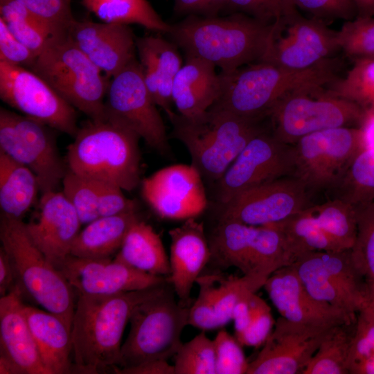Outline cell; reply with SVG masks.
I'll return each instance as SVG.
<instances>
[{"label": "cell", "instance_id": "6da1fadb", "mask_svg": "<svg viewBox=\"0 0 374 374\" xmlns=\"http://www.w3.org/2000/svg\"><path fill=\"white\" fill-rule=\"evenodd\" d=\"M168 282L112 295H78L71 326L73 373L99 374L121 363V339L131 315Z\"/></svg>", "mask_w": 374, "mask_h": 374}, {"label": "cell", "instance_id": "7a4b0ae2", "mask_svg": "<svg viewBox=\"0 0 374 374\" xmlns=\"http://www.w3.org/2000/svg\"><path fill=\"white\" fill-rule=\"evenodd\" d=\"M240 12L226 17L188 15L169 34L186 53L229 73L264 62L276 26Z\"/></svg>", "mask_w": 374, "mask_h": 374}, {"label": "cell", "instance_id": "3957f363", "mask_svg": "<svg viewBox=\"0 0 374 374\" xmlns=\"http://www.w3.org/2000/svg\"><path fill=\"white\" fill-rule=\"evenodd\" d=\"M220 75L221 93L211 108L250 118H264L285 96L320 89L335 80L328 60L304 70L260 62Z\"/></svg>", "mask_w": 374, "mask_h": 374}, {"label": "cell", "instance_id": "277c9868", "mask_svg": "<svg viewBox=\"0 0 374 374\" xmlns=\"http://www.w3.org/2000/svg\"><path fill=\"white\" fill-rule=\"evenodd\" d=\"M140 137L107 118L89 120L69 145L68 170L132 191L140 184Z\"/></svg>", "mask_w": 374, "mask_h": 374}, {"label": "cell", "instance_id": "5b68a950", "mask_svg": "<svg viewBox=\"0 0 374 374\" xmlns=\"http://www.w3.org/2000/svg\"><path fill=\"white\" fill-rule=\"evenodd\" d=\"M174 136L186 148L202 177L217 181L245 145L265 130L261 121L210 108L191 117H170Z\"/></svg>", "mask_w": 374, "mask_h": 374}, {"label": "cell", "instance_id": "8992f818", "mask_svg": "<svg viewBox=\"0 0 374 374\" xmlns=\"http://www.w3.org/2000/svg\"><path fill=\"white\" fill-rule=\"evenodd\" d=\"M0 240L14 266L23 295L59 317L71 330L76 295L33 242L21 219L1 213Z\"/></svg>", "mask_w": 374, "mask_h": 374}, {"label": "cell", "instance_id": "52a82bcc", "mask_svg": "<svg viewBox=\"0 0 374 374\" xmlns=\"http://www.w3.org/2000/svg\"><path fill=\"white\" fill-rule=\"evenodd\" d=\"M31 71L90 120L105 119L107 76L69 35L53 37L37 56Z\"/></svg>", "mask_w": 374, "mask_h": 374}, {"label": "cell", "instance_id": "ba28073f", "mask_svg": "<svg viewBox=\"0 0 374 374\" xmlns=\"http://www.w3.org/2000/svg\"><path fill=\"white\" fill-rule=\"evenodd\" d=\"M208 243L210 261L215 266L235 267L243 275L265 280L276 270L296 261L283 233L274 226H254L220 220Z\"/></svg>", "mask_w": 374, "mask_h": 374}, {"label": "cell", "instance_id": "9c48e42d", "mask_svg": "<svg viewBox=\"0 0 374 374\" xmlns=\"http://www.w3.org/2000/svg\"><path fill=\"white\" fill-rule=\"evenodd\" d=\"M190 307L175 299L168 286L137 305L130 319V330L121 348L120 368L173 357L188 325Z\"/></svg>", "mask_w": 374, "mask_h": 374}, {"label": "cell", "instance_id": "30bf717a", "mask_svg": "<svg viewBox=\"0 0 374 374\" xmlns=\"http://www.w3.org/2000/svg\"><path fill=\"white\" fill-rule=\"evenodd\" d=\"M293 265L312 296L354 321L371 301L370 284L355 266L350 249L306 253Z\"/></svg>", "mask_w": 374, "mask_h": 374}, {"label": "cell", "instance_id": "8fae6325", "mask_svg": "<svg viewBox=\"0 0 374 374\" xmlns=\"http://www.w3.org/2000/svg\"><path fill=\"white\" fill-rule=\"evenodd\" d=\"M364 148L359 127H339L306 135L292 145L294 175L310 192L330 193Z\"/></svg>", "mask_w": 374, "mask_h": 374}, {"label": "cell", "instance_id": "7c38bea8", "mask_svg": "<svg viewBox=\"0 0 374 374\" xmlns=\"http://www.w3.org/2000/svg\"><path fill=\"white\" fill-rule=\"evenodd\" d=\"M317 90L292 93L270 110L271 132L293 145L302 137L326 129L359 126L365 110L357 104Z\"/></svg>", "mask_w": 374, "mask_h": 374}, {"label": "cell", "instance_id": "4fadbf2b", "mask_svg": "<svg viewBox=\"0 0 374 374\" xmlns=\"http://www.w3.org/2000/svg\"><path fill=\"white\" fill-rule=\"evenodd\" d=\"M105 110V118L132 130L160 154L170 153L164 123L136 57L109 81Z\"/></svg>", "mask_w": 374, "mask_h": 374}, {"label": "cell", "instance_id": "5bb4252c", "mask_svg": "<svg viewBox=\"0 0 374 374\" xmlns=\"http://www.w3.org/2000/svg\"><path fill=\"white\" fill-rule=\"evenodd\" d=\"M50 126L7 109H0V151L28 166L42 193L55 191L68 170Z\"/></svg>", "mask_w": 374, "mask_h": 374}, {"label": "cell", "instance_id": "9a60e30c", "mask_svg": "<svg viewBox=\"0 0 374 374\" xmlns=\"http://www.w3.org/2000/svg\"><path fill=\"white\" fill-rule=\"evenodd\" d=\"M0 98L53 129L73 137L78 132L75 109L31 70L0 60Z\"/></svg>", "mask_w": 374, "mask_h": 374}, {"label": "cell", "instance_id": "2e32d148", "mask_svg": "<svg viewBox=\"0 0 374 374\" xmlns=\"http://www.w3.org/2000/svg\"><path fill=\"white\" fill-rule=\"evenodd\" d=\"M312 193L295 176H286L247 189L223 204L220 220L254 226L280 224L312 205Z\"/></svg>", "mask_w": 374, "mask_h": 374}, {"label": "cell", "instance_id": "e0dca14e", "mask_svg": "<svg viewBox=\"0 0 374 374\" xmlns=\"http://www.w3.org/2000/svg\"><path fill=\"white\" fill-rule=\"evenodd\" d=\"M294 168L292 145L265 130L249 141L217 181V198L224 204L247 189L293 176Z\"/></svg>", "mask_w": 374, "mask_h": 374}, {"label": "cell", "instance_id": "ac0fdd59", "mask_svg": "<svg viewBox=\"0 0 374 374\" xmlns=\"http://www.w3.org/2000/svg\"><path fill=\"white\" fill-rule=\"evenodd\" d=\"M339 48L337 31L322 20L299 14L276 25L264 62L304 70L327 61Z\"/></svg>", "mask_w": 374, "mask_h": 374}, {"label": "cell", "instance_id": "d6986e66", "mask_svg": "<svg viewBox=\"0 0 374 374\" xmlns=\"http://www.w3.org/2000/svg\"><path fill=\"white\" fill-rule=\"evenodd\" d=\"M330 328L279 317L247 374H303Z\"/></svg>", "mask_w": 374, "mask_h": 374}, {"label": "cell", "instance_id": "ffe728a7", "mask_svg": "<svg viewBox=\"0 0 374 374\" xmlns=\"http://www.w3.org/2000/svg\"><path fill=\"white\" fill-rule=\"evenodd\" d=\"M145 201L163 219L196 218L207 205L202 176L191 164L161 168L141 181Z\"/></svg>", "mask_w": 374, "mask_h": 374}, {"label": "cell", "instance_id": "44dd1931", "mask_svg": "<svg viewBox=\"0 0 374 374\" xmlns=\"http://www.w3.org/2000/svg\"><path fill=\"white\" fill-rule=\"evenodd\" d=\"M78 295H112L162 285L166 278L143 272L116 259L69 255L57 267Z\"/></svg>", "mask_w": 374, "mask_h": 374}, {"label": "cell", "instance_id": "7402d4cb", "mask_svg": "<svg viewBox=\"0 0 374 374\" xmlns=\"http://www.w3.org/2000/svg\"><path fill=\"white\" fill-rule=\"evenodd\" d=\"M263 287L280 316L289 321L321 327L356 321L339 309L312 296L293 265L274 271Z\"/></svg>", "mask_w": 374, "mask_h": 374}, {"label": "cell", "instance_id": "603a6c76", "mask_svg": "<svg viewBox=\"0 0 374 374\" xmlns=\"http://www.w3.org/2000/svg\"><path fill=\"white\" fill-rule=\"evenodd\" d=\"M39 212L25 227L35 244L55 267L69 255L82 224L79 216L62 192L42 194Z\"/></svg>", "mask_w": 374, "mask_h": 374}, {"label": "cell", "instance_id": "cb8c5ba5", "mask_svg": "<svg viewBox=\"0 0 374 374\" xmlns=\"http://www.w3.org/2000/svg\"><path fill=\"white\" fill-rule=\"evenodd\" d=\"M68 35L108 78L114 76L135 58L136 42L128 24L75 19Z\"/></svg>", "mask_w": 374, "mask_h": 374}, {"label": "cell", "instance_id": "d4e9b609", "mask_svg": "<svg viewBox=\"0 0 374 374\" xmlns=\"http://www.w3.org/2000/svg\"><path fill=\"white\" fill-rule=\"evenodd\" d=\"M171 240L170 272L166 278L179 298V303L190 307L193 284L211 260V249L203 222L195 218L185 220L169 231Z\"/></svg>", "mask_w": 374, "mask_h": 374}, {"label": "cell", "instance_id": "484cf974", "mask_svg": "<svg viewBox=\"0 0 374 374\" xmlns=\"http://www.w3.org/2000/svg\"><path fill=\"white\" fill-rule=\"evenodd\" d=\"M23 296L17 286L0 297V353L15 362L24 374H51L41 359L30 331Z\"/></svg>", "mask_w": 374, "mask_h": 374}, {"label": "cell", "instance_id": "4316f807", "mask_svg": "<svg viewBox=\"0 0 374 374\" xmlns=\"http://www.w3.org/2000/svg\"><path fill=\"white\" fill-rule=\"evenodd\" d=\"M222 77L215 66L197 57H186L172 84V100L179 114L191 117L208 110L217 100Z\"/></svg>", "mask_w": 374, "mask_h": 374}, {"label": "cell", "instance_id": "83f0119b", "mask_svg": "<svg viewBox=\"0 0 374 374\" xmlns=\"http://www.w3.org/2000/svg\"><path fill=\"white\" fill-rule=\"evenodd\" d=\"M24 310L41 359L50 373H73L71 330L47 310L26 304Z\"/></svg>", "mask_w": 374, "mask_h": 374}, {"label": "cell", "instance_id": "f1b7e54d", "mask_svg": "<svg viewBox=\"0 0 374 374\" xmlns=\"http://www.w3.org/2000/svg\"><path fill=\"white\" fill-rule=\"evenodd\" d=\"M139 219L136 211H134L94 220L80 231L71 255L86 259H112L119 251L131 226Z\"/></svg>", "mask_w": 374, "mask_h": 374}, {"label": "cell", "instance_id": "f546056e", "mask_svg": "<svg viewBox=\"0 0 374 374\" xmlns=\"http://www.w3.org/2000/svg\"><path fill=\"white\" fill-rule=\"evenodd\" d=\"M114 259L153 275L168 276L170 272L160 235L140 219L130 228Z\"/></svg>", "mask_w": 374, "mask_h": 374}, {"label": "cell", "instance_id": "4dcf8cb0", "mask_svg": "<svg viewBox=\"0 0 374 374\" xmlns=\"http://www.w3.org/2000/svg\"><path fill=\"white\" fill-rule=\"evenodd\" d=\"M39 189L35 174L26 166L0 151L1 213L21 219L34 204Z\"/></svg>", "mask_w": 374, "mask_h": 374}, {"label": "cell", "instance_id": "1f68e13d", "mask_svg": "<svg viewBox=\"0 0 374 374\" xmlns=\"http://www.w3.org/2000/svg\"><path fill=\"white\" fill-rule=\"evenodd\" d=\"M82 4L104 22L138 24L152 30L168 33L171 28L147 0H97Z\"/></svg>", "mask_w": 374, "mask_h": 374}, {"label": "cell", "instance_id": "d6a6232c", "mask_svg": "<svg viewBox=\"0 0 374 374\" xmlns=\"http://www.w3.org/2000/svg\"><path fill=\"white\" fill-rule=\"evenodd\" d=\"M355 323L331 327L303 374H349L348 362Z\"/></svg>", "mask_w": 374, "mask_h": 374}, {"label": "cell", "instance_id": "836d02e7", "mask_svg": "<svg viewBox=\"0 0 374 374\" xmlns=\"http://www.w3.org/2000/svg\"><path fill=\"white\" fill-rule=\"evenodd\" d=\"M304 211L341 249H352L357 235L354 206L332 198L323 204H312Z\"/></svg>", "mask_w": 374, "mask_h": 374}, {"label": "cell", "instance_id": "e575fe53", "mask_svg": "<svg viewBox=\"0 0 374 374\" xmlns=\"http://www.w3.org/2000/svg\"><path fill=\"white\" fill-rule=\"evenodd\" d=\"M330 193L353 206L374 200V148H363L357 154Z\"/></svg>", "mask_w": 374, "mask_h": 374}, {"label": "cell", "instance_id": "d590c367", "mask_svg": "<svg viewBox=\"0 0 374 374\" xmlns=\"http://www.w3.org/2000/svg\"><path fill=\"white\" fill-rule=\"evenodd\" d=\"M0 17L11 33L36 56L55 37L46 24L15 0H0Z\"/></svg>", "mask_w": 374, "mask_h": 374}, {"label": "cell", "instance_id": "8d00e7d4", "mask_svg": "<svg viewBox=\"0 0 374 374\" xmlns=\"http://www.w3.org/2000/svg\"><path fill=\"white\" fill-rule=\"evenodd\" d=\"M274 226L282 231L296 259L312 251L344 250L317 225L304 209Z\"/></svg>", "mask_w": 374, "mask_h": 374}, {"label": "cell", "instance_id": "74e56055", "mask_svg": "<svg viewBox=\"0 0 374 374\" xmlns=\"http://www.w3.org/2000/svg\"><path fill=\"white\" fill-rule=\"evenodd\" d=\"M136 44L146 49L154 62L159 82L156 103L169 117L175 113L171 107L172 89L174 79L183 65L180 55L173 44L160 37L139 38Z\"/></svg>", "mask_w": 374, "mask_h": 374}, {"label": "cell", "instance_id": "f35d334b", "mask_svg": "<svg viewBox=\"0 0 374 374\" xmlns=\"http://www.w3.org/2000/svg\"><path fill=\"white\" fill-rule=\"evenodd\" d=\"M327 93L353 102L364 110H374V57L355 60L346 75L335 80Z\"/></svg>", "mask_w": 374, "mask_h": 374}, {"label": "cell", "instance_id": "ab89813d", "mask_svg": "<svg viewBox=\"0 0 374 374\" xmlns=\"http://www.w3.org/2000/svg\"><path fill=\"white\" fill-rule=\"evenodd\" d=\"M349 374H374V303L357 314L348 362Z\"/></svg>", "mask_w": 374, "mask_h": 374}, {"label": "cell", "instance_id": "60d3db41", "mask_svg": "<svg viewBox=\"0 0 374 374\" xmlns=\"http://www.w3.org/2000/svg\"><path fill=\"white\" fill-rule=\"evenodd\" d=\"M213 299L221 327L232 320L233 310L238 301L249 293L263 287L266 280L249 276L241 277L213 274Z\"/></svg>", "mask_w": 374, "mask_h": 374}, {"label": "cell", "instance_id": "b9f144b4", "mask_svg": "<svg viewBox=\"0 0 374 374\" xmlns=\"http://www.w3.org/2000/svg\"><path fill=\"white\" fill-rule=\"evenodd\" d=\"M354 207L357 235L352 260L368 283L374 284V200Z\"/></svg>", "mask_w": 374, "mask_h": 374}, {"label": "cell", "instance_id": "7bdbcfd3", "mask_svg": "<svg viewBox=\"0 0 374 374\" xmlns=\"http://www.w3.org/2000/svg\"><path fill=\"white\" fill-rule=\"evenodd\" d=\"M173 357L175 374H215L214 341L204 330L182 344Z\"/></svg>", "mask_w": 374, "mask_h": 374}, {"label": "cell", "instance_id": "ee69618b", "mask_svg": "<svg viewBox=\"0 0 374 374\" xmlns=\"http://www.w3.org/2000/svg\"><path fill=\"white\" fill-rule=\"evenodd\" d=\"M62 193L76 211L82 224L100 217L98 181L67 170Z\"/></svg>", "mask_w": 374, "mask_h": 374}, {"label": "cell", "instance_id": "f6af8a7d", "mask_svg": "<svg viewBox=\"0 0 374 374\" xmlns=\"http://www.w3.org/2000/svg\"><path fill=\"white\" fill-rule=\"evenodd\" d=\"M339 48L348 56L374 57V17L346 21L337 31Z\"/></svg>", "mask_w": 374, "mask_h": 374}, {"label": "cell", "instance_id": "bcb514c9", "mask_svg": "<svg viewBox=\"0 0 374 374\" xmlns=\"http://www.w3.org/2000/svg\"><path fill=\"white\" fill-rule=\"evenodd\" d=\"M229 8L270 24L283 23L299 14L291 0H229Z\"/></svg>", "mask_w": 374, "mask_h": 374}, {"label": "cell", "instance_id": "7dc6e473", "mask_svg": "<svg viewBox=\"0 0 374 374\" xmlns=\"http://www.w3.org/2000/svg\"><path fill=\"white\" fill-rule=\"evenodd\" d=\"M46 24L55 37L68 34L75 20L71 0H15Z\"/></svg>", "mask_w": 374, "mask_h": 374}, {"label": "cell", "instance_id": "c3c4849f", "mask_svg": "<svg viewBox=\"0 0 374 374\" xmlns=\"http://www.w3.org/2000/svg\"><path fill=\"white\" fill-rule=\"evenodd\" d=\"M215 374H247L249 362L235 337L221 330L213 339Z\"/></svg>", "mask_w": 374, "mask_h": 374}, {"label": "cell", "instance_id": "681fc988", "mask_svg": "<svg viewBox=\"0 0 374 374\" xmlns=\"http://www.w3.org/2000/svg\"><path fill=\"white\" fill-rule=\"evenodd\" d=\"M196 283L199 292L190 306L188 325L204 331L221 328L214 303L211 275H200Z\"/></svg>", "mask_w": 374, "mask_h": 374}, {"label": "cell", "instance_id": "f907efd6", "mask_svg": "<svg viewBox=\"0 0 374 374\" xmlns=\"http://www.w3.org/2000/svg\"><path fill=\"white\" fill-rule=\"evenodd\" d=\"M252 317L246 330L237 339L242 346L259 347L271 334L275 321L268 304L256 293L251 296Z\"/></svg>", "mask_w": 374, "mask_h": 374}, {"label": "cell", "instance_id": "816d5d0a", "mask_svg": "<svg viewBox=\"0 0 374 374\" xmlns=\"http://www.w3.org/2000/svg\"><path fill=\"white\" fill-rule=\"evenodd\" d=\"M297 9L325 22L333 19L351 20L357 17L354 0H291Z\"/></svg>", "mask_w": 374, "mask_h": 374}, {"label": "cell", "instance_id": "f5cc1de1", "mask_svg": "<svg viewBox=\"0 0 374 374\" xmlns=\"http://www.w3.org/2000/svg\"><path fill=\"white\" fill-rule=\"evenodd\" d=\"M98 184L100 217L137 211L136 203L134 200L127 198L120 187L100 181H98Z\"/></svg>", "mask_w": 374, "mask_h": 374}, {"label": "cell", "instance_id": "db71d44e", "mask_svg": "<svg viewBox=\"0 0 374 374\" xmlns=\"http://www.w3.org/2000/svg\"><path fill=\"white\" fill-rule=\"evenodd\" d=\"M36 57L28 48L11 33L0 17V60L30 68Z\"/></svg>", "mask_w": 374, "mask_h": 374}, {"label": "cell", "instance_id": "11a10c76", "mask_svg": "<svg viewBox=\"0 0 374 374\" xmlns=\"http://www.w3.org/2000/svg\"><path fill=\"white\" fill-rule=\"evenodd\" d=\"M229 8V0H175L174 9L180 15L215 17Z\"/></svg>", "mask_w": 374, "mask_h": 374}, {"label": "cell", "instance_id": "9f6ffc18", "mask_svg": "<svg viewBox=\"0 0 374 374\" xmlns=\"http://www.w3.org/2000/svg\"><path fill=\"white\" fill-rule=\"evenodd\" d=\"M253 293L255 292L243 296L233 308L232 320L235 338L240 336L249 325L252 317L251 296Z\"/></svg>", "mask_w": 374, "mask_h": 374}, {"label": "cell", "instance_id": "6f0895ef", "mask_svg": "<svg viewBox=\"0 0 374 374\" xmlns=\"http://www.w3.org/2000/svg\"><path fill=\"white\" fill-rule=\"evenodd\" d=\"M114 373L116 374H175L173 365L167 360L148 361L131 367H115Z\"/></svg>", "mask_w": 374, "mask_h": 374}, {"label": "cell", "instance_id": "680465c9", "mask_svg": "<svg viewBox=\"0 0 374 374\" xmlns=\"http://www.w3.org/2000/svg\"><path fill=\"white\" fill-rule=\"evenodd\" d=\"M18 285L17 277L6 251L0 248V297L10 292Z\"/></svg>", "mask_w": 374, "mask_h": 374}, {"label": "cell", "instance_id": "91938a15", "mask_svg": "<svg viewBox=\"0 0 374 374\" xmlns=\"http://www.w3.org/2000/svg\"><path fill=\"white\" fill-rule=\"evenodd\" d=\"M364 148H374V110L365 111L359 125Z\"/></svg>", "mask_w": 374, "mask_h": 374}, {"label": "cell", "instance_id": "94428289", "mask_svg": "<svg viewBox=\"0 0 374 374\" xmlns=\"http://www.w3.org/2000/svg\"><path fill=\"white\" fill-rule=\"evenodd\" d=\"M0 374H24L19 366L6 355L0 353Z\"/></svg>", "mask_w": 374, "mask_h": 374}, {"label": "cell", "instance_id": "6125c7cd", "mask_svg": "<svg viewBox=\"0 0 374 374\" xmlns=\"http://www.w3.org/2000/svg\"><path fill=\"white\" fill-rule=\"evenodd\" d=\"M357 17H374V0H354Z\"/></svg>", "mask_w": 374, "mask_h": 374}, {"label": "cell", "instance_id": "be15d7a7", "mask_svg": "<svg viewBox=\"0 0 374 374\" xmlns=\"http://www.w3.org/2000/svg\"><path fill=\"white\" fill-rule=\"evenodd\" d=\"M371 299L374 303V284H370Z\"/></svg>", "mask_w": 374, "mask_h": 374}, {"label": "cell", "instance_id": "e7e4bbea", "mask_svg": "<svg viewBox=\"0 0 374 374\" xmlns=\"http://www.w3.org/2000/svg\"><path fill=\"white\" fill-rule=\"evenodd\" d=\"M90 1H97V0H82V2Z\"/></svg>", "mask_w": 374, "mask_h": 374}]
</instances>
